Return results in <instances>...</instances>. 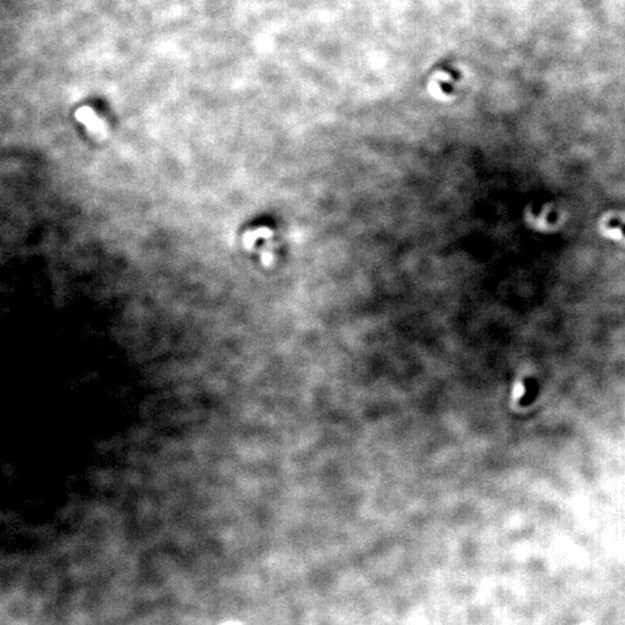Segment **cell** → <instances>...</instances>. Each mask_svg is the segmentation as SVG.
Here are the masks:
<instances>
[{"instance_id": "cell-1", "label": "cell", "mask_w": 625, "mask_h": 625, "mask_svg": "<svg viewBox=\"0 0 625 625\" xmlns=\"http://www.w3.org/2000/svg\"><path fill=\"white\" fill-rule=\"evenodd\" d=\"M77 118L79 122H81L82 124H85L87 126V129L90 131V132L96 133V135H102L105 132V126H103V123L97 117L95 112L91 110L90 108H80L77 111Z\"/></svg>"}, {"instance_id": "cell-2", "label": "cell", "mask_w": 625, "mask_h": 625, "mask_svg": "<svg viewBox=\"0 0 625 625\" xmlns=\"http://www.w3.org/2000/svg\"><path fill=\"white\" fill-rule=\"evenodd\" d=\"M273 232L272 230L268 227H261V228H256V230L252 231H248L243 236V243H245V247L247 249H252L254 248L256 241L258 239H265L269 240L272 237Z\"/></svg>"}, {"instance_id": "cell-3", "label": "cell", "mask_w": 625, "mask_h": 625, "mask_svg": "<svg viewBox=\"0 0 625 625\" xmlns=\"http://www.w3.org/2000/svg\"><path fill=\"white\" fill-rule=\"evenodd\" d=\"M262 257V263H263L265 267H270L271 264L273 263V252L271 247H267V248L263 249L261 254Z\"/></svg>"}]
</instances>
